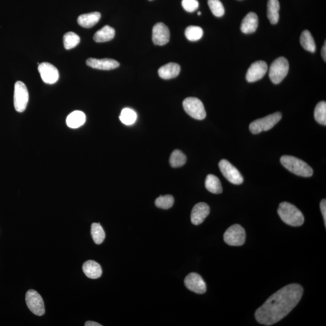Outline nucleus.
<instances>
[{"label": "nucleus", "mask_w": 326, "mask_h": 326, "mask_svg": "<svg viewBox=\"0 0 326 326\" xmlns=\"http://www.w3.org/2000/svg\"><path fill=\"white\" fill-rule=\"evenodd\" d=\"M303 289L299 284H290L275 292L255 311L257 321L271 326L282 320L290 313L303 296Z\"/></svg>", "instance_id": "1"}, {"label": "nucleus", "mask_w": 326, "mask_h": 326, "mask_svg": "<svg viewBox=\"0 0 326 326\" xmlns=\"http://www.w3.org/2000/svg\"><path fill=\"white\" fill-rule=\"evenodd\" d=\"M277 212L280 219L289 226L299 227L304 223L305 218L302 212L289 202L280 203Z\"/></svg>", "instance_id": "2"}, {"label": "nucleus", "mask_w": 326, "mask_h": 326, "mask_svg": "<svg viewBox=\"0 0 326 326\" xmlns=\"http://www.w3.org/2000/svg\"><path fill=\"white\" fill-rule=\"evenodd\" d=\"M280 162L286 169L297 175L311 177L313 175V168L307 163L296 157L284 156L281 157Z\"/></svg>", "instance_id": "3"}, {"label": "nucleus", "mask_w": 326, "mask_h": 326, "mask_svg": "<svg viewBox=\"0 0 326 326\" xmlns=\"http://www.w3.org/2000/svg\"><path fill=\"white\" fill-rule=\"evenodd\" d=\"M282 114L279 112L268 115V116L255 120L249 125V131L253 134H258L263 131H269L282 119Z\"/></svg>", "instance_id": "4"}, {"label": "nucleus", "mask_w": 326, "mask_h": 326, "mask_svg": "<svg viewBox=\"0 0 326 326\" xmlns=\"http://www.w3.org/2000/svg\"><path fill=\"white\" fill-rule=\"evenodd\" d=\"M289 66L287 59L280 57L271 64L269 69V77L272 83L279 84L282 82L287 76Z\"/></svg>", "instance_id": "5"}, {"label": "nucleus", "mask_w": 326, "mask_h": 326, "mask_svg": "<svg viewBox=\"0 0 326 326\" xmlns=\"http://www.w3.org/2000/svg\"><path fill=\"white\" fill-rule=\"evenodd\" d=\"M246 233L244 228L239 224L233 225L224 235L225 243L230 246H241L245 242Z\"/></svg>", "instance_id": "6"}, {"label": "nucleus", "mask_w": 326, "mask_h": 326, "mask_svg": "<svg viewBox=\"0 0 326 326\" xmlns=\"http://www.w3.org/2000/svg\"><path fill=\"white\" fill-rule=\"evenodd\" d=\"M183 108L185 112L193 119L201 120L206 117L203 103L196 97H188L184 100Z\"/></svg>", "instance_id": "7"}, {"label": "nucleus", "mask_w": 326, "mask_h": 326, "mask_svg": "<svg viewBox=\"0 0 326 326\" xmlns=\"http://www.w3.org/2000/svg\"><path fill=\"white\" fill-rule=\"evenodd\" d=\"M29 92L27 87L21 81H17L14 89L13 103L15 110L22 112L26 109L29 102Z\"/></svg>", "instance_id": "8"}, {"label": "nucleus", "mask_w": 326, "mask_h": 326, "mask_svg": "<svg viewBox=\"0 0 326 326\" xmlns=\"http://www.w3.org/2000/svg\"><path fill=\"white\" fill-rule=\"evenodd\" d=\"M26 302L27 307L33 314L42 316L45 314L44 303L43 298L37 291L30 289L26 294Z\"/></svg>", "instance_id": "9"}, {"label": "nucleus", "mask_w": 326, "mask_h": 326, "mask_svg": "<svg viewBox=\"0 0 326 326\" xmlns=\"http://www.w3.org/2000/svg\"><path fill=\"white\" fill-rule=\"evenodd\" d=\"M222 173L228 181L236 185L243 184L244 179L240 171L227 160H222L219 163Z\"/></svg>", "instance_id": "10"}, {"label": "nucleus", "mask_w": 326, "mask_h": 326, "mask_svg": "<svg viewBox=\"0 0 326 326\" xmlns=\"http://www.w3.org/2000/svg\"><path fill=\"white\" fill-rule=\"evenodd\" d=\"M185 286L190 291L198 294H203L207 291L206 283L200 275L192 272L184 280Z\"/></svg>", "instance_id": "11"}, {"label": "nucleus", "mask_w": 326, "mask_h": 326, "mask_svg": "<svg viewBox=\"0 0 326 326\" xmlns=\"http://www.w3.org/2000/svg\"><path fill=\"white\" fill-rule=\"evenodd\" d=\"M38 71L40 73L42 80L48 84L55 83L60 77L58 69L50 63H43L39 64Z\"/></svg>", "instance_id": "12"}, {"label": "nucleus", "mask_w": 326, "mask_h": 326, "mask_svg": "<svg viewBox=\"0 0 326 326\" xmlns=\"http://www.w3.org/2000/svg\"><path fill=\"white\" fill-rule=\"evenodd\" d=\"M268 70V65L263 61L255 62L246 73V79L248 82H254L263 78Z\"/></svg>", "instance_id": "13"}, {"label": "nucleus", "mask_w": 326, "mask_h": 326, "mask_svg": "<svg viewBox=\"0 0 326 326\" xmlns=\"http://www.w3.org/2000/svg\"><path fill=\"white\" fill-rule=\"evenodd\" d=\"M170 39V31L163 22H159L153 27V41L157 46H164Z\"/></svg>", "instance_id": "14"}, {"label": "nucleus", "mask_w": 326, "mask_h": 326, "mask_svg": "<svg viewBox=\"0 0 326 326\" xmlns=\"http://www.w3.org/2000/svg\"><path fill=\"white\" fill-rule=\"evenodd\" d=\"M209 213V206L204 202H199L193 208L191 213V222L193 225L198 226L203 223Z\"/></svg>", "instance_id": "15"}, {"label": "nucleus", "mask_w": 326, "mask_h": 326, "mask_svg": "<svg viewBox=\"0 0 326 326\" xmlns=\"http://www.w3.org/2000/svg\"><path fill=\"white\" fill-rule=\"evenodd\" d=\"M86 64L88 67H91L92 69L102 70H110L118 68L119 67L120 64L118 62L112 59H95V58H89L86 61Z\"/></svg>", "instance_id": "16"}, {"label": "nucleus", "mask_w": 326, "mask_h": 326, "mask_svg": "<svg viewBox=\"0 0 326 326\" xmlns=\"http://www.w3.org/2000/svg\"><path fill=\"white\" fill-rule=\"evenodd\" d=\"M258 24V16L254 12H249L244 16L242 21L241 29L245 34L254 33L257 30Z\"/></svg>", "instance_id": "17"}, {"label": "nucleus", "mask_w": 326, "mask_h": 326, "mask_svg": "<svg viewBox=\"0 0 326 326\" xmlns=\"http://www.w3.org/2000/svg\"><path fill=\"white\" fill-rule=\"evenodd\" d=\"M180 71L181 67L179 64L170 63L160 67L158 73L160 77L163 80H170L178 77Z\"/></svg>", "instance_id": "18"}, {"label": "nucleus", "mask_w": 326, "mask_h": 326, "mask_svg": "<svg viewBox=\"0 0 326 326\" xmlns=\"http://www.w3.org/2000/svg\"><path fill=\"white\" fill-rule=\"evenodd\" d=\"M82 269L84 274L89 279H99L102 274V269L100 265L94 260L86 261L83 263Z\"/></svg>", "instance_id": "19"}, {"label": "nucleus", "mask_w": 326, "mask_h": 326, "mask_svg": "<svg viewBox=\"0 0 326 326\" xmlns=\"http://www.w3.org/2000/svg\"><path fill=\"white\" fill-rule=\"evenodd\" d=\"M101 14L98 12L83 14L79 16L78 22L79 25L84 28H91L95 26L99 21Z\"/></svg>", "instance_id": "20"}, {"label": "nucleus", "mask_w": 326, "mask_h": 326, "mask_svg": "<svg viewBox=\"0 0 326 326\" xmlns=\"http://www.w3.org/2000/svg\"><path fill=\"white\" fill-rule=\"evenodd\" d=\"M86 122V116L82 111H75L69 115L66 120L67 126L72 129L81 127Z\"/></svg>", "instance_id": "21"}, {"label": "nucleus", "mask_w": 326, "mask_h": 326, "mask_svg": "<svg viewBox=\"0 0 326 326\" xmlns=\"http://www.w3.org/2000/svg\"><path fill=\"white\" fill-rule=\"evenodd\" d=\"M115 33L116 32L113 28L105 26L95 33L93 39L96 43H105L112 40L114 38Z\"/></svg>", "instance_id": "22"}, {"label": "nucleus", "mask_w": 326, "mask_h": 326, "mask_svg": "<svg viewBox=\"0 0 326 326\" xmlns=\"http://www.w3.org/2000/svg\"><path fill=\"white\" fill-rule=\"evenodd\" d=\"M279 0H268L267 5V16L272 24H277L279 21Z\"/></svg>", "instance_id": "23"}, {"label": "nucleus", "mask_w": 326, "mask_h": 326, "mask_svg": "<svg viewBox=\"0 0 326 326\" xmlns=\"http://www.w3.org/2000/svg\"><path fill=\"white\" fill-rule=\"evenodd\" d=\"M205 185L207 190L214 194H220L223 192V187L221 182L217 176L214 175H210L207 176Z\"/></svg>", "instance_id": "24"}, {"label": "nucleus", "mask_w": 326, "mask_h": 326, "mask_svg": "<svg viewBox=\"0 0 326 326\" xmlns=\"http://www.w3.org/2000/svg\"><path fill=\"white\" fill-rule=\"evenodd\" d=\"M300 43L302 47L307 51L314 53L316 52V46L313 35L308 30H305L301 35Z\"/></svg>", "instance_id": "25"}, {"label": "nucleus", "mask_w": 326, "mask_h": 326, "mask_svg": "<svg viewBox=\"0 0 326 326\" xmlns=\"http://www.w3.org/2000/svg\"><path fill=\"white\" fill-rule=\"evenodd\" d=\"M91 234L94 243L100 244L105 239V233L100 224L93 223L91 225Z\"/></svg>", "instance_id": "26"}, {"label": "nucleus", "mask_w": 326, "mask_h": 326, "mask_svg": "<svg viewBox=\"0 0 326 326\" xmlns=\"http://www.w3.org/2000/svg\"><path fill=\"white\" fill-rule=\"evenodd\" d=\"M186 156L181 151L175 150L171 154L169 163L171 167H180L186 163Z\"/></svg>", "instance_id": "27"}, {"label": "nucleus", "mask_w": 326, "mask_h": 326, "mask_svg": "<svg viewBox=\"0 0 326 326\" xmlns=\"http://www.w3.org/2000/svg\"><path fill=\"white\" fill-rule=\"evenodd\" d=\"M137 114L133 109L126 108L123 109L119 116V119L123 124L126 125H133L137 120Z\"/></svg>", "instance_id": "28"}, {"label": "nucleus", "mask_w": 326, "mask_h": 326, "mask_svg": "<svg viewBox=\"0 0 326 326\" xmlns=\"http://www.w3.org/2000/svg\"><path fill=\"white\" fill-rule=\"evenodd\" d=\"M314 117L320 124L326 125V103L325 101L317 104L315 109Z\"/></svg>", "instance_id": "29"}, {"label": "nucleus", "mask_w": 326, "mask_h": 326, "mask_svg": "<svg viewBox=\"0 0 326 326\" xmlns=\"http://www.w3.org/2000/svg\"><path fill=\"white\" fill-rule=\"evenodd\" d=\"M81 38L77 33L69 32L64 36V45L65 49L70 50L73 49L80 44Z\"/></svg>", "instance_id": "30"}, {"label": "nucleus", "mask_w": 326, "mask_h": 326, "mask_svg": "<svg viewBox=\"0 0 326 326\" xmlns=\"http://www.w3.org/2000/svg\"><path fill=\"white\" fill-rule=\"evenodd\" d=\"M185 35L190 41H198L203 36V30L199 26H190L185 29Z\"/></svg>", "instance_id": "31"}, {"label": "nucleus", "mask_w": 326, "mask_h": 326, "mask_svg": "<svg viewBox=\"0 0 326 326\" xmlns=\"http://www.w3.org/2000/svg\"><path fill=\"white\" fill-rule=\"evenodd\" d=\"M174 198L172 195L160 196L156 200V206L162 209H169L173 206Z\"/></svg>", "instance_id": "32"}, {"label": "nucleus", "mask_w": 326, "mask_h": 326, "mask_svg": "<svg viewBox=\"0 0 326 326\" xmlns=\"http://www.w3.org/2000/svg\"><path fill=\"white\" fill-rule=\"evenodd\" d=\"M208 4L212 13L217 17H221L224 15L225 9L220 0H209Z\"/></svg>", "instance_id": "33"}, {"label": "nucleus", "mask_w": 326, "mask_h": 326, "mask_svg": "<svg viewBox=\"0 0 326 326\" xmlns=\"http://www.w3.org/2000/svg\"><path fill=\"white\" fill-rule=\"evenodd\" d=\"M182 7L188 12H193L198 9L199 2L198 0H182Z\"/></svg>", "instance_id": "34"}, {"label": "nucleus", "mask_w": 326, "mask_h": 326, "mask_svg": "<svg viewBox=\"0 0 326 326\" xmlns=\"http://www.w3.org/2000/svg\"><path fill=\"white\" fill-rule=\"evenodd\" d=\"M320 209H321L323 219H324L325 227H326V200L323 199L320 203Z\"/></svg>", "instance_id": "35"}, {"label": "nucleus", "mask_w": 326, "mask_h": 326, "mask_svg": "<svg viewBox=\"0 0 326 326\" xmlns=\"http://www.w3.org/2000/svg\"><path fill=\"white\" fill-rule=\"evenodd\" d=\"M326 42L325 41L324 46L322 48V55L323 60L326 62Z\"/></svg>", "instance_id": "36"}, {"label": "nucleus", "mask_w": 326, "mask_h": 326, "mask_svg": "<svg viewBox=\"0 0 326 326\" xmlns=\"http://www.w3.org/2000/svg\"><path fill=\"white\" fill-rule=\"evenodd\" d=\"M85 326H102V325H101L99 324V323L94 322H86L85 324Z\"/></svg>", "instance_id": "37"}, {"label": "nucleus", "mask_w": 326, "mask_h": 326, "mask_svg": "<svg viewBox=\"0 0 326 326\" xmlns=\"http://www.w3.org/2000/svg\"><path fill=\"white\" fill-rule=\"evenodd\" d=\"M198 15H201V12H198Z\"/></svg>", "instance_id": "38"}, {"label": "nucleus", "mask_w": 326, "mask_h": 326, "mask_svg": "<svg viewBox=\"0 0 326 326\" xmlns=\"http://www.w3.org/2000/svg\"><path fill=\"white\" fill-rule=\"evenodd\" d=\"M149 1H153V0H149Z\"/></svg>", "instance_id": "39"}]
</instances>
